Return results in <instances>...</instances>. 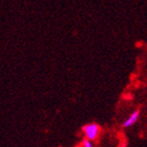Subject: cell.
Instances as JSON below:
<instances>
[{
    "label": "cell",
    "mask_w": 147,
    "mask_h": 147,
    "mask_svg": "<svg viewBox=\"0 0 147 147\" xmlns=\"http://www.w3.org/2000/svg\"><path fill=\"white\" fill-rule=\"evenodd\" d=\"M82 130L85 133L86 139H88L90 141H94L98 137L99 131H100V127H99V125L96 124V123H89V124L85 125L82 127Z\"/></svg>",
    "instance_id": "cell-1"
},
{
    "label": "cell",
    "mask_w": 147,
    "mask_h": 147,
    "mask_svg": "<svg viewBox=\"0 0 147 147\" xmlns=\"http://www.w3.org/2000/svg\"><path fill=\"white\" fill-rule=\"evenodd\" d=\"M82 147H93V143H92V141L88 140V139H85L82 141Z\"/></svg>",
    "instance_id": "cell-3"
},
{
    "label": "cell",
    "mask_w": 147,
    "mask_h": 147,
    "mask_svg": "<svg viewBox=\"0 0 147 147\" xmlns=\"http://www.w3.org/2000/svg\"><path fill=\"white\" fill-rule=\"evenodd\" d=\"M139 116H140V111L136 110L135 112H133V113L130 114V116L128 117L124 122H123L122 126H123L124 128H127V127H130V126H133V125L138 121Z\"/></svg>",
    "instance_id": "cell-2"
}]
</instances>
